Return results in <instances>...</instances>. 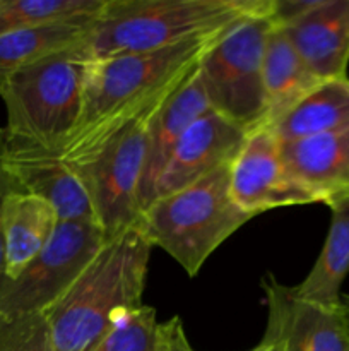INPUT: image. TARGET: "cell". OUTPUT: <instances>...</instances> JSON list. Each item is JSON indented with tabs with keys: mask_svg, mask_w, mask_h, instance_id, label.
Here are the masks:
<instances>
[{
	"mask_svg": "<svg viewBox=\"0 0 349 351\" xmlns=\"http://www.w3.org/2000/svg\"><path fill=\"white\" fill-rule=\"evenodd\" d=\"M153 245L137 226L105 242L44 314L53 351H89L122 312L142 305Z\"/></svg>",
	"mask_w": 349,
	"mask_h": 351,
	"instance_id": "cell-1",
	"label": "cell"
},
{
	"mask_svg": "<svg viewBox=\"0 0 349 351\" xmlns=\"http://www.w3.org/2000/svg\"><path fill=\"white\" fill-rule=\"evenodd\" d=\"M174 88L58 151L84 185L106 240L135 226L139 219V189L151 123Z\"/></svg>",
	"mask_w": 349,
	"mask_h": 351,
	"instance_id": "cell-2",
	"label": "cell"
},
{
	"mask_svg": "<svg viewBox=\"0 0 349 351\" xmlns=\"http://www.w3.org/2000/svg\"><path fill=\"white\" fill-rule=\"evenodd\" d=\"M262 3L263 0H106L88 36L67 55L88 64L163 50L219 33Z\"/></svg>",
	"mask_w": 349,
	"mask_h": 351,
	"instance_id": "cell-3",
	"label": "cell"
},
{
	"mask_svg": "<svg viewBox=\"0 0 349 351\" xmlns=\"http://www.w3.org/2000/svg\"><path fill=\"white\" fill-rule=\"evenodd\" d=\"M224 165L202 180L157 197L140 211L135 226L147 242L173 257L188 276H195L205 261L253 216L235 204Z\"/></svg>",
	"mask_w": 349,
	"mask_h": 351,
	"instance_id": "cell-4",
	"label": "cell"
},
{
	"mask_svg": "<svg viewBox=\"0 0 349 351\" xmlns=\"http://www.w3.org/2000/svg\"><path fill=\"white\" fill-rule=\"evenodd\" d=\"M222 31L163 50L88 62L84 69V108L68 143L129 115L180 84Z\"/></svg>",
	"mask_w": 349,
	"mask_h": 351,
	"instance_id": "cell-5",
	"label": "cell"
},
{
	"mask_svg": "<svg viewBox=\"0 0 349 351\" xmlns=\"http://www.w3.org/2000/svg\"><path fill=\"white\" fill-rule=\"evenodd\" d=\"M86 64L50 55L10 74L0 84L7 110L5 132L60 151L77 129L84 108Z\"/></svg>",
	"mask_w": 349,
	"mask_h": 351,
	"instance_id": "cell-6",
	"label": "cell"
},
{
	"mask_svg": "<svg viewBox=\"0 0 349 351\" xmlns=\"http://www.w3.org/2000/svg\"><path fill=\"white\" fill-rule=\"evenodd\" d=\"M274 23L269 0L222 31L198 60L209 108L246 134L267 125L263 51Z\"/></svg>",
	"mask_w": 349,
	"mask_h": 351,
	"instance_id": "cell-7",
	"label": "cell"
},
{
	"mask_svg": "<svg viewBox=\"0 0 349 351\" xmlns=\"http://www.w3.org/2000/svg\"><path fill=\"white\" fill-rule=\"evenodd\" d=\"M106 237L96 221H60L50 242L16 278L0 283V314H47L77 281Z\"/></svg>",
	"mask_w": 349,
	"mask_h": 351,
	"instance_id": "cell-8",
	"label": "cell"
},
{
	"mask_svg": "<svg viewBox=\"0 0 349 351\" xmlns=\"http://www.w3.org/2000/svg\"><path fill=\"white\" fill-rule=\"evenodd\" d=\"M2 167L14 191L44 199L60 221H96L84 185L58 151L5 132Z\"/></svg>",
	"mask_w": 349,
	"mask_h": 351,
	"instance_id": "cell-9",
	"label": "cell"
},
{
	"mask_svg": "<svg viewBox=\"0 0 349 351\" xmlns=\"http://www.w3.org/2000/svg\"><path fill=\"white\" fill-rule=\"evenodd\" d=\"M229 192L235 204L253 218L270 209L313 204L287 175L279 141L269 125L246 134L229 170Z\"/></svg>",
	"mask_w": 349,
	"mask_h": 351,
	"instance_id": "cell-10",
	"label": "cell"
},
{
	"mask_svg": "<svg viewBox=\"0 0 349 351\" xmlns=\"http://www.w3.org/2000/svg\"><path fill=\"white\" fill-rule=\"evenodd\" d=\"M267 300L263 339L283 351H349L341 305H322L298 298L293 288L279 283L270 273L262 278Z\"/></svg>",
	"mask_w": 349,
	"mask_h": 351,
	"instance_id": "cell-11",
	"label": "cell"
},
{
	"mask_svg": "<svg viewBox=\"0 0 349 351\" xmlns=\"http://www.w3.org/2000/svg\"><path fill=\"white\" fill-rule=\"evenodd\" d=\"M245 139V130L209 110L178 141L151 202L202 180L224 165H231Z\"/></svg>",
	"mask_w": 349,
	"mask_h": 351,
	"instance_id": "cell-12",
	"label": "cell"
},
{
	"mask_svg": "<svg viewBox=\"0 0 349 351\" xmlns=\"http://www.w3.org/2000/svg\"><path fill=\"white\" fill-rule=\"evenodd\" d=\"M279 27L318 81L348 77L349 0H315L303 16Z\"/></svg>",
	"mask_w": 349,
	"mask_h": 351,
	"instance_id": "cell-13",
	"label": "cell"
},
{
	"mask_svg": "<svg viewBox=\"0 0 349 351\" xmlns=\"http://www.w3.org/2000/svg\"><path fill=\"white\" fill-rule=\"evenodd\" d=\"M207 95L202 82L198 62L190 74L164 99L159 112L154 117L147 139L146 160L139 189L140 211L151 204L157 180L188 127L209 112Z\"/></svg>",
	"mask_w": 349,
	"mask_h": 351,
	"instance_id": "cell-14",
	"label": "cell"
},
{
	"mask_svg": "<svg viewBox=\"0 0 349 351\" xmlns=\"http://www.w3.org/2000/svg\"><path fill=\"white\" fill-rule=\"evenodd\" d=\"M279 149L291 180L313 202L349 192V129L279 143Z\"/></svg>",
	"mask_w": 349,
	"mask_h": 351,
	"instance_id": "cell-15",
	"label": "cell"
},
{
	"mask_svg": "<svg viewBox=\"0 0 349 351\" xmlns=\"http://www.w3.org/2000/svg\"><path fill=\"white\" fill-rule=\"evenodd\" d=\"M60 218L53 206L38 195L10 191L2 208L3 278L16 280L44 249Z\"/></svg>",
	"mask_w": 349,
	"mask_h": 351,
	"instance_id": "cell-16",
	"label": "cell"
},
{
	"mask_svg": "<svg viewBox=\"0 0 349 351\" xmlns=\"http://www.w3.org/2000/svg\"><path fill=\"white\" fill-rule=\"evenodd\" d=\"M331 226L313 267L293 293L322 305H341V288L349 274V192L328 202Z\"/></svg>",
	"mask_w": 349,
	"mask_h": 351,
	"instance_id": "cell-17",
	"label": "cell"
},
{
	"mask_svg": "<svg viewBox=\"0 0 349 351\" xmlns=\"http://www.w3.org/2000/svg\"><path fill=\"white\" fill-rule=\"evenodd\" d=\"M262 71L267 125H272L322 82L308 71L287 34L276 24L267 36Z\"/></svg>",
	"mask_w": 349,
	"mask_h": 351,
	"instance_id": "cell-18",
	"label": "cell"
},
{
	"mask_svg": "<svg viewBox=\"0 0 349 351\" xmlns=\"http://www.w3.org/2000/svg\"><path fill=\"white\" fill-rule=\"evenodd\" d=\"M269 127L279 143L349 129V77L322 81Z\"/></svg>",
	"mask_w": 349,
	"mask_h": 351,
	"instance_id": "cell-19",
	"label": "cell"
},
{
	"mask_svg": "<svg viewBox=\"0 0 349 351\" xmlns=\"http://www.w3.org/2000/svg\"><path fill=\"white\" fill-rule=\"evenodd\" d=\"M98 16V14H96ZM96 16L62 21L0 36V84L19 69L44 57L65 53L89 34Z\"/></svg>",
	"mask_w": 349,
	"mask_h": 351,
	"instance_id": "cell-20",
	"label": "cell"
},
{
	"mask_svg": "<svg viewBox=\"0 0 349 351\" xmlns=\"http://www.w3.org/2000/svg\"><path fill=\"white\" fill-rule=\"evenodd\" d=\"M106 0H0V36L62 21L96 16Z\"/></svg>",
	"mask_w": 349,
	"mask_h": 351,
	"instance_id": "cell-21",
	"label": "cell"
},
{
	"mask_svg": "<svg viewBox=\"0 0 349 351\" xmlns=\"http://www.w3.org/2000/svg\"><path fill=\"white\" fill-rule=\"evenodd\" d=\"M159 336L156 311L149 305L125 311L89 351H154Z\"/></svg>",
	"mask_w": 349,
	"mask_h": 351,
	"instance_id": "cell-22",
	"label": "cell"
},
{
	"mask_svg": "<svg viewBox=\"0 0 349 351\" xmlns=\"http://www.w3.org/2000/svg\"><path fill=\"white\" fill-rule=\"evenodd\" d=\"M0 351H53L44 314H0Z\"/></svg>",
	"mask_w": 349,
	"mask_h": 351,
	"instance_id": "cell-23",
	"label": "cell"
},
{
	"mask_svg": "<svg viewBox=\"0 0 349 351\" xmlns=\"http://www.w3.org/2000/svg\"><path fill=\"white\" fill-rule=\"evenodd\" d=\"M154 351H195L183 331V324L178 315L159 322V336Z\"/></svg>",
	"mask_w": 349,
	"mask_h": 351,
	"instance_id": "cell-24",
	"label": "cell"
},
{
	"mask_svg": "<svg viewBox=\"0 0 349 351\" xmlns=\"http://www.w3.org/2000/svg\"><path fill=\"white\" fill-rule=\"evenodd\" d=\"M3 143H5V127H0V283L3 280V233H2V208L3 201H5V195L12 191L10 187V182L7 178L5 171L2 167V151H3Z\"/></svg>",
	"mask_w": 349,
	"mask_h": 351,
	"instance_id": "cell-25",
	"label": "cell"
},
{
	"mask_svg": "<svg viewBox=\"0 0 349 351\" xmlns=\"http://www.w3.org/2000/svg\"><path fill=\"white\" fill-rule=\"evenodd\" d=\"M250 351H283V348H281V346L277 345V343L269 341V339H263L262 338V341H260L259 345L255 346V348L250 350Z\"/></svg>",
	"mask_w": 349,
	"mask_h": 351,
	"instance_id": "cell-26",
	"label": "cell"
},
{
	"mask_svg": "<svg viewBox=\"0 0 349 351\" xmlns=\"http://www.w3.org/2000/svg\"><path fill=\"white\" fill-rule=\"evenodd\" d=\"M341 308H342V315H344L346 331H348V338H349V295H342L341 297Z\"/></svg>",
	"mask_w": 349,
	"mask_h": 351,
	"instance_id": "cell-27",
	"label": "cell"
}]
</instances>
